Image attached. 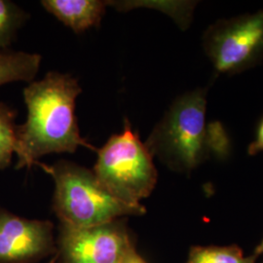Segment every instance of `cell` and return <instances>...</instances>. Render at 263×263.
Here are the masks:
<instances>
[{
	"mask_svg": "<svg viewBox=\"0 0 263 263\" xmlns=\"http://www.w3.org/2000/svg\"><path fill=\"white\" fill-rule=\"evenodd\" d=\"M206 97L203 89L178 97L144 142L169 169L189 175L207 160L229 155L231 141L224 127L207 119Z\"/></svg>",
	"mask_w": 263,
	"mask_h": 263,
	"instance_id": "obj_2",
	"label": "cell"
},
{
	"mask_svg": "<svg viewBox=\"0 0 263 263\" xmlns=\"http://www.w3.org/2000/svg\"><path fill=\"white\" fill-rule=\"evenodd\" d=\"M253 254H255V255L258 256V257L263 256V238L262 240L260 241V243L254 248V253H253Z\"/></svg>",
	"mask_w": 263,
	"mask_h": 263,
	"instance_id": "obj_15",
	"label": "cell"
},
{
	"mask_svg": "<svg viewBox=\"0 0 263 263\" xmlns=\"http://www.w3.org/2000/svg\"><path fill=\"white\" fill-rule=\"evenodd\" d=\"M42 58L36 53L6 50L0 52V86L13 82H32Z\"/></svg>",
	"mask_w": 263,
	"mask_h": 263,
	"instance_id": "obj_9",
	"label": "cell"
},
{
	"mask_svg": "<svg viewBox=\"0 0 263 263\" xmlns=\"http://www.w3.org/2000/svg\"><path fill=\"white\" fill-rule=\"evenodd\" d=\"M58 243L60 263H120L134 246L120 218L91 227L61 223Z\"/></svg>",
	"mask_w": 263,
	"mask_h": 263,
	"instance_id": "obj_6",
	"label": "cell"
},
{
	"mask_svg": "<svg viewBox=\"0 0 263 263\" xmlns=\"http://www.w3.org/2000/svg\"><path fill=\"white\" fill-rule=\"evenodd\" d=\"M260 151H263V118L261 122L259 124L258 130L256 133V139L254 142L251 143L249 146L248 152L250 155H255L259 153Z\"/></svg>",
	"mask_w": 263,
	"mask_h": 263,
	"instance_id": "obj_13",
	"label": "cell"
},
{
	"mask_svg": "<svg viewBox=\"0 0 263 263\" xmlns=\"http://www.w3.org/2000/svg\"><path fill=\"white\" fill-rule=\"evenodd\" d=\"M42 7L77 34L99 28L105 15L104 0H43Z\"/></svg>",
	"mask_w": 263,
	"mask_h": 263,
	"instance_id": "obj_8",
	"label": "cell"
},
{
	"mask_svg": "<svg viewBox=\"0 0 263 263\" xmlns=\"http://www.w3.org/2000/svg\"><path fill=\"white\" fill-rule=\"evenodd\" d=\"M82 88L69 73L49 71L24 89L27 120L17 127L16 169L35 165L42 156L76 153L83 146L97 151L80 134L76 107Z\"/></svg>",
	"mask_w": 263,
	"mask_h": 263,
	"instance_id": "obj_1",
	"label": "cell"
},
{
	"mask_svg": "<svg viewBox=\"0 0 263 263\" xmlns=\"http://www.w3.org/2000/svg\"><path fill=\"white\" fill-rule=\"evenodd\" d=\"M203 42L219 73L233 74L255 66L263 58V11L216 22Z\"/></svg>",
	"mask_w": 263,
	"mask_h": 263,
	"instance_id": "obj_5",
	"label": "cell"
},
{
	"mask_svg": "<svg viewBox=\"0 0 263 263\" xmlns=\"http://www.w3.org/2000/svg\"><path fill=\"white\" fill-rule=\"evenodd\" d=\"M93 172L113 195L131 205H142L157 184L153 156L126 118L121 133L97 149Z\"/></svg>",
	"mask_w": 263,
	"mask_h": 263,
	"instance_id": "obj_4",
	"label": "cell"
},
{
	"mask_svg": "<svg viewBox=\"0 0 263 263\" xmlns=\"http://www.w3.org/2000/svg\"><path fill=\"white\" fill-rule=\"evenodd\" d=\"M28 18V12L15 2L0 0V52L9 50Z\"/></svg>",
	"mask_w": 263,
	"mask_h": 263,
	"instance_id": "obj_11",
	"label": "cell"
},
{
	"mask_svg": "<svg viewBox=\"0 0 263 263\" xmlns=\"http://www.w3.org/2000/svg\"><path fill=\"white\" fill-rule=\"evenodd\" d=\"M120 263H148L141 254L138 253V251L135 248V245L132 246L129 249V251L127 252V254H125V256L123 257L122 261Z\"/></svg>",
	"mask_w": 263,
	"mask_h": 263,
	"instance_id": "obj_14",
	"label": "cell"
},
{
	"mask_svg": "<svg viewBox=\"0 0 263 263\" xmlns=\"http://www.w3.org/2000/svg\"><path fill=\"white\" fill-rule=\"evenodd\" d=\"M53 224L0 211V263H27L54 252Z\"/></svg>",
	"mask_w": 263,
	"mask_h": 263,
	"instance_id": "obj_7",
	"label": "cell"
},
{
	"mask_svg": "<svg viewBox=\"0 0 263 263\" xmlns=\"http://www.w3.org/2000/svg\"><path fill=\"white\" fill-rule=\"evenodd\" d=\"M36 164L54 179L53 209L62 224L91 227L146 213L143 205H131L113 195L93 171L76 163L60 160L51 166Z\"/></svg>",
	"mask_w": 263,
	"mask_h": 263,
	"instance_id": "obj_3",
	"label": "cell"
},
{
	"mask_svg": "<svg viewBox=\"0 0 263 263\" xmlns=\"http://www.w3.org/2000/svg\"><path fill=\"white\" fill-rule=\"evenodd\" d=\"M258 258L254 254L245 255L242 248L235 244L192 246L185 263H258Z\"/></svg>",
	"mask_w": 263,
	"mask_h": 263,
	"instance_id": "obj_10",
	"label": "cell"
},
{
	"mask_svg": "<svg viewBox=\"0 0 263 263\" xmlns=\"http://www.w3.org/2000/svg\"><path fill=\"white\" fill-rule=\"evenodd\" d=\"M48 263H60V261H59V256L58 255L54 256Z\"/></svg>",
	"mask_w": 263,
	"mask_h": 263,
	"instance_id": "obj_16",
	"label": "cell"
},
{
	"mask_svg": "<svg viewBox=\"0 0 263 263\" xmlns=\"http://www.w3.org/2000/svg\"><path fill=\"white\" fill-rule=\"evenodd\" d=\"M17 111L5 103H0V170L6 169L16 151Z\"/></svg>",
	"mask_w": 263,
	"mask_h": 263,
	"instance_id": "obj_12",
	"label": "cell"
}]
</instances>
